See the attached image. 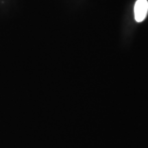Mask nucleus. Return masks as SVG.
<instances>
[{"label": "nucleus", "instance_id": "1", "mask_svg": "<svg viewBox=\"0 0 148 148\" xmlns=\"http://www.w3.org/2000/svg\"><path fill=\"white\" fill-rule=\"evenodd\" d=\"M148 11L147 0H137L134 5V16L137 22H141L145 19Z\"/></svg>", "mask_w": 148, "mask_h": 148}]
</instances>
